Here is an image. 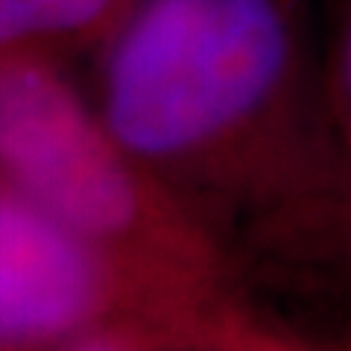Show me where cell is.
Returning <instances> with one entry per match:
<instances>
[{"mask_svg": "<svg viewBox=\"0 0 351 351\" xmlns=\"http://www.w3.org/2000/svg\"><path fill=\"white\" fill-rule=\"evenodd\" d=\"M0 176L191 322L226 304L219 237L120 144L68 62H0Z\"/></svg>", "mask_w": 351, "mask_h": 351, "instance_id": "2", "label": "cell"}, {"mask_svg": "<svg viewBox=\"0 0 351 351\" xmlns=\"http://www.w3.org/2000/svg\"><path fill=\"white\" fill-rule=\"evenodd\" d=\"M117 316L199 328L0 176V348L53 351Z\"/></svg>", "mask_w": 351, "mask_h": 351, "instance_id": "3", "label": "cell"}, {"mask_svg": "<svg viewBox=\"0 0 351 351\" xmlns=\"http://www.w3.org/2000/svg\"><path fill=\"white\" fill-rule=\"evenodd\" d=\"M0 351H18V348H0Z\"/></svg>", "mask_w": 351, "mask_h": 351, "instance_id": "8", "label": "cell"}, {"mask_svg": "<svg viewBox=\"0 0 351 351\" xmlns=\"http://www.w3.org/2000/svg\"><path fill=\"white\" fill-rule=\"evenodd\" d=\"M135 0H0V62L94 56Z\"/></svg>", "mask_w": 351, "mask_h": 351, "instance_id": "4", "label": "cell"}, {"mask_svg": "<svg viewBox=\"0 0 351 351\" xmlns=\"http://www.w3.org/2000/svg\"><path fill=\"white\" fill-rule=\"evenodd\" d=\"M202 339L211 351H302L293 343L261 331L252 322H246L232 307H219V311L202 325Z\"/></svg>", "mask_w": 351, "mask_h": 351, "instance_id": "7", "label": "cell"}, {"mask_svg": "<svg viewBox=\"0 0 351 351\" xmlns=\"http://www.w3.org/2000/svg\"><path fill=\"white\" fill-rule=\"evenodd\" d=\"M53 351H211L202 328L158 316H117L71 337Z\"/></svg>", "mask_w": 351, "mask_h": 351, "instance_id": "5", "label": "cell"}, {"mask_svg": "<svg viewBox=\"0 0 351 351\" xmlns=\"http://www.w3.org/2000/svg\"><path fill=\"white\" fill-rule=\"evenodd\" d=\"M91 59L108 129L217 237L322 182L304 0H135Z\"/></svg>", "mask_w": 351, "mask_h": 351, "instance_id": "1", "label": "cell"}, {"mask_svg": "<svg viewBox=\"0 0 351 351\" xmlns=\"http://www.w3.org/2000/svg\"><path fill=\"white\" fill-rule=\"evenodd\" d=\"M325 103L339 135L351 147V0L346 3L343 21H339L334 36L331 62H328V82H325Z\"/></svg>", "mask_w": 351, "mask_h": 351, "instance_id": "6", "label": "cell"}]
</instances>
